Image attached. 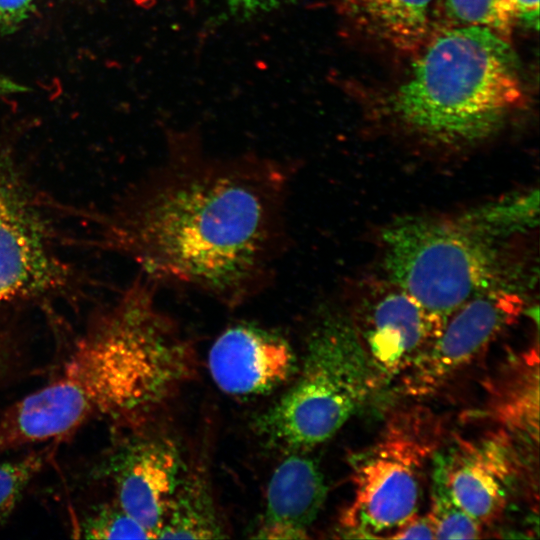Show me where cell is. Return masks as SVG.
<instances>
[{"label": "cell", "instance_id": "1", "mask_svg": "<svg viewBox=\"0 0 540 540\" xmlns=\"http://www.w3.org/2000/svg\"><path fill=\"white\" fill-rule=\"evenodd\" d=\"M292 166L255 155L213 156L186 135L98 219V243L141 276L235 307L274 276L286 244Z\"/></svg>", "mask_w": 540, "mask_h": 540}, {"label": "cell", "instance_id": "2", "mask_svg": "<svg viewBox=\"0 0 540 540\" xmlns=\"http://www.w3.org/2000/svg\"><path fill=\"white\" fill-rule=\"evenodd\" d=\"M190 341L140 276L76 342L58 374L0 418V452L60 439L94 418L141 422L195 374Z\"/></svg>", "mask_w": 540, "mask_h": 540}, {"label": "cell", "instance_id": "3", "mask_svg": "<svg viewBox=\"0 0 540 540\" xmlns=\"http://www.w3.org/2000/svg\"><path fill=\"white\" fill-rule=\"evenodd\" d=\"M390 100L401 126L428 143L464 146L492 135L525 102L509 41L479 26L427 39Z\"/></svg>", "mask_w": 540, "mask_h": 540}, {"label": "cell", "instance_id": "4", "mask_svg": "<svg viewBox=\"0 0 540 540\" xmlns=\"http://www.w3.org/2000/svg\"><path fill=\"white\" fill-rule=\"evenodd\" d=\"M505 244L468 211L454 217H409L382 231V264L388 282L445 321L477 294L517 289V265Z\"/></svg>", "mask_w": 540, "mask_h": 540}, {"label": "cell", "instance_id": "5", "mask_svg": "<svg viewBox=\"0 0 540 540\" xmlns=\"http://www.w3.org/2000/svg\"><path fill=\"white\" fill-rule=\"evenodd\" d=\"M380 386L352 318L333 312L312 331L298 378L260 417L258 428L277 444L315 447L334 436Z\"/></svg>", "mask_w": 540, "mask_h": 540}, {"label": "cell", "instance_id": "6", "mask_svg": "<svg viewBox=\"0 0 540 540\" xmlns=\"http://www.w3.org/2000/svg\"><path fill=\"white\" fill-rule=\"evenodd\" d=\"M442 436L432 412L408 407L391 414L376 439L349 457L352 497L339 519L344 537L386 538L418 514Z\"/></svg>", "mask_w": 540, "mask_h": 540}, {"label": "cell", "instance_id": "7", "mask_svg": "<svg viewBox=\"0 0 540 540\" xmlns=\"http://www.w3.org/2000/svg\"><path fill=\"white\" fill-rule=\"evenodd\" d=\"M48 204L15 152L0 147V306L59 296L76 284Z\"/></svg>", "mask_w": 540, "mask_h": 540}, {"label": "cell", "instance_id": "8", "mask_svg": "<svg viewBox=\"0 0 540 540\" xmlns=\"http://www.w3.org/2000/svg\"><path fill=\"white\" fill-rule=\"evenodd\" d=\"M524 299L512 288L477 294L453 311L438 336L399 378L402 393L423 397L436 393L476 362L514 324Z\"/></svg>", "mask_w": 540, "mask_h": 540}, {"label": "cell", "instance_id": "9", "mask_svg": "<svg viewBox=\"0 0 540 540\" xmlns=\"http://www.w3.org/2000/svg\"><path fill=\"white\" fill-rule=\"evenodd\" d=\"M519 444L501 429L472 438L456 437L438 451L433 469L454 501L482 526L505 512L523 474Z\"/></svg>", "mask_w": 540, "mask_h": 540}, {"label": "cell", "instance_id": "10", "mask_svg": "<svg viewBox=\"0 0 540 540\" xmlns=\"http://www.w3.org/2000/svg\"><path fill=\"white\" fill-rule=\"evenodd\" d=\"M352 321L381 385L399 379L444 324L387 280L363 299Z\"/></svg>", "mask_w": 540, "mask_h": 540}, {"label": "cell", "instance_id": "11", "mask_svg": "<svg viewBox=\"0 0 540 540\" xmlns=\"http://www.w3.org/2000/svg\"><path fill=\"white\" fill-rule=\"evenodd\" d=\"M180 456L164 438L138 441L113 461L116 504L157 538L179 484Z\"/></svg>", "mask_w": 540, "mask_h": 540}, {"label": "cell", "instance_id": "12", "mask_svg": "<svg viewBox=\"0 0 540 540\" xmlns=\"http://www.w3.org/2000/svg\"><path fill=\"white\" fill-rule=\"evenodd\" d=\"M208 366L216 385L237 396L266 392L285 382L295 357L282 338L249 326L224 331L213 343Z\"/></svg>", "mask_w": 540, "mask_h": 540}, {"label": "cell", "instance_id": "13", "mask_svg": "<svg viewBox=\"0 0 540 540\" xmlns=\"http://www.w3.org/2000/svg\"><path fill=\"white\" fill-rule=\"evenodd\" d=\"M326 495L323 475L314 461L292 455L274 471L266 507L255 537L270 540L308 538Z\"/></svg>", "mask_w": 540, "mask_h": 540}, {"label": "cell", "instance_id": "14", "mask_svg": "<svg viewBox=\"0 0 540 540\" xmlns=\"http://www.w3.org/2000/svg\"><path fill=\"white\" fill-rule=\"evenodd\" d=\"M539 356L530 348L510 356L488 385L486 416L495 428L533 448L539 435Z\"/></svg>", "mask_w": 540, "mask_h": 540}, {"label": "cell", "instance_id": "15", "mask_svg": "<svg viewBox=\"0 0 540 540\" xmlns=\"http://www.w3.org/2000/svg\"><path fill=\"white\" fill-rule=\"evenodd\" d=\"M362 34L398 52H417L428 39L435 0H336Z\"/></svg>", "mask_w": 540, "mask_h": 540}, {"label": "cell", "instance_id": "16", "mask_svg": "<svg viewBox=\"0 0 540 540\" xmlns=\"http://www.w3.org/2000/svg\"><path fill=\"white\" fill-rule=\"evenodd\" d=\"M212 502L196 480L177 487L157 538L209 539L222 537Z\"/></svg>", "mask_w": 540, "mask_h": 540}, {"label": "cell", "instance_id": "17", "mask_svg": "<svg viewBox=\"0 0 540 540\" xmlns=\"http://www.w3.org/2000/svg\"><path fill=\"white\" fill-rule=\"evenodd\" d=\"M470 212L491 235L510 241L538 225V190L507 196L478 206Z\"/></svg>", "mask_w": 540, "mask_h": 540}, {"label": "cell", "instance_id": "18", "mask_svg": "<svg viewBox=\"0 0 540 540\" xmlns=\"http://www.w3.org/2000/svg\"><path fill=\"white\" fill-rule=\"evenodd\" d=\"M446 15L456 26L487 28L509 41L518 18L513 0H442Z\"/></svg>", "mask_w": 540, "mask_h": 540}, {"label": "cell", "instance_id": "19", "mask_svg": "<svg viewBox=\"0 0 540 540\" xmlns=\"http://www.w3.org/2000/svg\"><path fill=\"white\" fill-rule=\"evenodd\" d=\"M430 509L427 516L435 539H475L482 525L466 513L451 497L441 476L433 469Z\"/></svg>", "mask_w": 540, "mask_h": 540}, {"label": "cell", "instance_id": "20", "mask_svg": "<svg viewBox=\"0 0 540 540\" xmlns=\"http://www.w3.org/2000/svg\"><path fill=\"white\" fill-rule=\"evenodd\" d=\"M45 461V451H35L15 460L0 462V525L11 514Z\"/></svg>", "mask_w": 540, "mask_h": 540}, {"label": "cell", "instance_id": "21", "mask_svg": "<svg viewBox=\"0 0 540 540\" xmlns=\"http://www.w3.org/2000/svg\"><path fill=\"white\" fill-rule=\"evenodd\" d=\"M84 537L92 539H152L153 533L116 503L102 508L82 524Z\"/></svg>", "mask_w": 540, "mask_h": 540}, {"label": "cell", "instance_id": "22", "mask_svg": "<svg viewBox=\"0 0 540 540\" xmlns=\"http://www.w3.org/2000/svg\"><path fill=\"white\" fill-rule=\"evenodd\" d=\"M34 8V0H0V37L20 28Z\"/></svg>", "mask_w": 540, "mask_h": 540}, {"label": "cell", "instance_id": "23", "mask_svg": "<svg viewBox=\"0 0 540 540\" xmlns=\"http://www.w3.org/2000/svg\"><path fill=\"white\" fill-rule=\"evenodd\" d=\"M389 539H435L432 524L426 515H416L393 531Z\"/></svg>", "mask_w": 540, "mask_h": 540}, {"label": "cell", "instance_id": "24", "mask_svg": "<svg viewBox=\"0 0 540 540\" xmlns=\"http://www.w3.org/2000/svg\"><path fill=\"white\" fill-rule=\"evenodd\" d=\"M230 12L253 15L278 8L294 0H223Z\"/></svg>", "mask_w": 540, "mask_h": 540}, {"label": "cell", "instance_id": "25", "mask_svg": "<svg viewBox=\"0 0 540 540\" xmlns=\"http://www.w3.org/2000/svg\"><path fill=\"white\" fill-rule=\"evenodd\" d=\"M518 18L525 21L532 28H538L539 0H513Z\"/></svg>", "mask_w": 540, "mask_h": 540}, {"label": "cell", "instance_id": "26", "mask_svg": "<svg viewBox=\"0 0 540 540\" xmlns=\"http://www.w3.org/2000/svg\"><path fill=\"white\" fill-rule=\"evenodd\" d=\"M28 91V88L7 77L0 76V96L22 93Z\"/></svg>", "mask_w": 540, "mask_h": 540}, {"label": "cell", "instance_id": "27", "mask_svg": "<svg viewBox=\"0 0 540 540\" xmlns=\"http://www.w3.org/2000/svg\"><path fill=\"white\" fill-rule=\"evenodd\" d=\"M5 356H6L5 344H4L3 339H0V372L2 371L5 364V358H6Z\"/></svg>", "mask_w": 540, "mask_h": 540}]
</instances>
